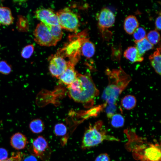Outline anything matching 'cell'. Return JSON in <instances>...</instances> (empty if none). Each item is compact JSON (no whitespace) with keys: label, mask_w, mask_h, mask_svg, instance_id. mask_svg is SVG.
Returning <instances> with one entry per match:
<instances>
[{"label":"cell","mask_w":161,"mask_h":161,"mask_svg":"<svg viewBox=\"0 0 161 161\" xmlns=\"http://www.w3.org/2000/svg\"><path fill=\"white\" fill-rule=\"evenodd\" d=\"M33 34L35 41L41 46H55L58 42L52 36L47 27L41 22L37 25Z\"/></svg>","instance_id":"7"},{"label":"cell","mask_w":161,"mask_h":161,"mask_svg":"<svg viewBox=\"0 0 161 161\" xmlns=\"http://www.w3.org/2000/svg\"><path fill=\"white\" fill-rule=\"evenodd\" d=\"M139 26V23L136 17L133 15L127 16L124 22V28L126 32L129 34H133Z\"/></svg>","instance_id":"14"},{"label":"cell","mask_w":161,"mask_h":161,"mask_svg":"<svg viewBox=\"0 0 161 161\" xmlns=\"http://www.w3.org/2000/svg\"><path fill=\"white\" fill-rule=\"evenodd\" d=\"M111 118V124L114 127L119 128L123 126L124 119L122 115L119 114H114Z\"/></svg>","instance_id":"23"},{"label":"cell","mask_w":161,"mask_h":161,"mask_svg":"<svg viewBox=\"0 0 161 161\" xmlns=\"http://www.w3.org/2000/svg\"><path fill=\"white\" fill-rule=\"evenodd\" d=\"M119 141V140L108 134L104 128L101 121L93 125L90 124L86 130L82 142L81 147L85 149L97 145L104 140Z\"/></svg>","instance_id":"3"},{"label":"cell","mask_w":161,"mask_h":161,"mask_svg":"<svg viewBox=\"0 0 161 161\" xmlns=\"http://www.w3.org/2000/svg\"><path fill=\"white\" fill-rule=\"evenodd\" d=\"M149 58L150 64L155 72L158 74L161 75V47L157 48L156 50L150 55Z\"/></svg>","instance_id":"15"},{"label":"cell","mask_w":161,"mask_h":161,"mask_svg":"<svg viewBox=\"0 0 161 161\" xmlns=\"http://www.w3.org/2000/svg\"><path fill=\"white\" fill-rule=\"evenodd\" d=\"M135 47L140 55L143 56L146 51L152 49L154 45L150 43L146 37L137 41H135Z\"/></svg>","instance_id":"18"},{"label":"cell","mask_w":161,"mask_h":161,"mask_svg":"<svg viewBox=\"0 0 161 161\" xmlns=\"http://www.w3.org/2000/svg\"><path fill=\"white\" fill-rule=\"evenodd\" d=\"M95 161H110V160L107 154L103 153L99 155L96 158Z\"/></svg>","instance_id":"30"},{"label":"cell","mask_w":161,"mask_h":161,"mask_svg":"<svg viewBox=\"0 0 161 161\" xmlns=\"http://www.w3.org/2000/svg\"><path fill=\"white\" fill-rule=\"evenodd\" d=\"M29 127L33 133L38 134L42 132L44 128V124L40 119H36L32 120L30 123Z\"/></svg>","instance_id":"20"},{"label":"cell","mask_w":161,"mask_h":161,"mask_svg":"<svg viewBox=\"0 0 161 161\" xmlns=\"http://www.w3.org/2000/svg\"><path fill=\"white\" fill-rule=\"evenodd\" d=\"M123 55L126 59L133 63L141 62L144 59L143 56L140 55L134 46L128 47L124 51Z\"/></svg>","instance_id":"17"},{"label":"cell","mask_w":161,"mask_h":161,"mask_svg":"<svg viewBox=\"0 0 161 161\" xmlns=\"http://www.w3.org/2000/svg\"><path fill=\"white\" fill-rule=\"evenodd\" d=\"M59 25L62 28L76 33L79 26V20L77 15L69 8L66 7L56 13Z\"/></svg>","instance_id":"5"},{"label":"cell","mask_w":161,"mask_h":161,"mask_svg":"<svg viewBox=\"0 0 161 161\" xmlns=\"http://www.w3.org/2000/svg\"><path fill=\"white\" fill-rule=\"evenodd\" d=\"M67 67V61L64 58L57 54L51 58L49 70L52 76L58 78Z\"/></svg>","instance_id":"9"},{"label":"cell","mask_w":161,"mask_h":161,"mask_svg":"<svg viewBox=\"0 0 161 161\" xmlns=\"http://www.w3.org/2000/svg\"><path fill=\"white\" fill-rule=\"evenodd\" d=\"M54 131L56 136H63L66 133L67 129L66 126L64 124L58 123L55 126Z\"/></svg>","instance_id":"26"},{"label":"cell","mask_w":161,"mask_h":161,"mask_svg":"<svg viewBox=\"0 0 161 161\" xmlns=\"http://www.w3.org/2000/svg\"><path fill=\"white\" fill-rule=\"evenodd\" d=\"M36 17L46 26L58 25V19L56 13L49 9H40L35 12Z\"/></svg>","instance_id":"10"},{"label":"cell","mask_w":161,"mask_h":161,"mask_svg":"<svg viewBox=\"0 0 161 161\" xmlns=\"http://www.w3.org/2000/svg\"><path fill=\"white\" fill-rule=\"evenodd\" d=\"M52 36L58 42L61 39L63 32L59 25L46 26Z\"/></svg>","instance_id":"21"},{"label":"cell","mask_w":161,"mask_h":161,"mask_svg":"<svg viewBox=\"0 0 161 161\" xmlns=\"http://www.w3.org/2000/svg\"><path fill=\"white\" fill-rule=\"evenodd\" d=\"M10 144L13 148L17 150H21L25 147L27 139L23 134L18 132L13 135L11 137Z\"/></svg>","instance_id":"13"},{"label":"cell","mask_w":161,"mask_h":161,"mask_svg":"<svg viewBox=\"0 0 161 161\" xmlns=\"http://www.w3.org/2000/svg\"><path fill=\"white\" fill-rule=\"evenodd\" d=\"M95 52V47L94 44L89 40V38L86 37L83 40L80 48V53L82 55L88 58L92 57Z\"/></svg>","instance_id":"12"},{"label":"cell","mask_w":161,"mask_h":161,"mask_svg":"<svg viewBox=\"0 0 161 161\" xmlns=\"http://www.w3.org/2000/svg\"><path fill=\"white\" fill-rule=\"evenodd\" d=\"M137 100L133 95H128L124 96L121 100V103L122 107L126 110H131L136 106Z\"/></svg>","instance_id":"19"},{"label":"cell","mask_w":161,"mask_h":161,"mask_svg":"<svg viewBox=\"0 0 161 161\" xmlns=\"http://www.w3.org/2000/svg\"><path fill=\"white\" fill-rule=\"evenodd\" d=\"M105 73L108 83L101 97L107 105H117V101L122 92L131 80V76L121 67L119 69H106Z\"/></svg>","instance_id":"1"},{"label":"cell","mask_w":161,"mask_h":161,"mask_svg":"<svg viewBox=\"0 0 161 161\" xmlns=\"http://www.w3.org/2000/svg\"><path fill=\"white\" fill-rule=\"evenodd\" d=\"M146 32L143 27H138L133 33L135 41H139L146 37Z\"/></svg>","instance_id":"25"},{"label":"cell","mask_w":161,"mask_h":161,"mask_svg":"<svg viewBox=\"0 0 161 161\" xmlns=\"http://www.w3.org/2000/svg\"><path fill=\"white\" fill-rule=\"evenodd\" d=\"M161 16L160 14L156 18L155 21L156 30L160 31L161 30Z\"/></svg>","instance_id":"32"},{"label":"cell","mask_w":161,"mask_h":161,"mask_svg":"<svg viewBox=\"0 0 161 161\" xmlns=\"http://www.w3.org/2000/svg\"><path fill=\"white\" fill-rule=\"evenodd\" d=\"M12 71L11 66L6 61H0V72L4 75H7L10 73Z\"/></svg>","instance_id":"28"},{"label":"cell","mask_w":161,"mask_h":161,"mask_svg":"<svg viewBox=\"0 0 161 161\" xmlns=\"http://www.w3.org/2000/svg\"><path fill=\"white\" fill-rule=\"evenodd\" d=\"M8 153L4 148H0V160L3 161L7 159Z\"/></svg>","instance_id":"31"},{"label":"cell","mask_w":161,"mask_h":161,"mask_svg":"<svg viewBox=\"0 0 161 161\" xmlns=\"http://www.w3.org/2000/svg\"><path fill=\"white\" fill-rule=\"evenodd\" d=\"M98 25L103 38L107 40L106 35L110 38L112 33L108 29L112 27L115 21V16L113 12L106 7H103L97 16Z\"/></svg>","instance_id":"6"},{"label":"cell","mask_w":161,"mask_h":161,"mask_svg":"<svg viewBox=\"0 0 161 161\" xmlns=\"http://www.w3.org/2000/svg\"><path fill=\"white\" fill-rule=\"evenodd\" d=\"M146 38L149 42L153 45L158 43L160 39V34L156 30L149 32L146 35Z\"/></svg>","instance_id":"22"},{"label":"cell","mask_w":161,"mask_h":161,"mask_svg":"<svg viewBox=\"0 0 161 161\" xmlns=\"http://www.w3.org/2000/svg\"><path fill=\"white\" fill-rule=\"evenodd\" d=\"M70 97L75 101L91 106L94 98L98 95L99 91L89 74H78L75 80L68 86Z\"/></svg>","instance_id":"2"},{"label":"cell","mask_w":161,"mask_h":161,"mask_svg":"<svg viewBox=\"0 0 161 161\" xmlns=\"http://www.w3.org/2000/svg\"><path fill=\"white\" fill-rule=\"evenodd\" d=\"M24 161H38L36 158L35 156L30 155L26 157L24 160Z\"/></svg>","instance_id":"33"},{"label":"cell","mask_w":161,"mask_h":161,"mask_svg":"<svg viewBox=\"0 0 161 161\" xmlns=\"http://www.w3.org/2000/svg\"><path fill=\"white\" fill-rule=\"evenodd\" d=\"M33 151L36 156L44 161H48L51 153L48 142L42 136H39L32 143Z\"/></svg>","instance_id":"8"},{"label":"cell","mask_w":161,"mask_h":161,"mask_svg":"<svg viewBox=\"0 0 161 161\" xmlns=\"http://www.w3.org/2000/svg\"><path fill=\"white\" fill-rule=\"evenodd\" d=\"M14 18L8 7L0 6V25H9L13 23Z\"/></svg>","instance_id":"16"},{"label":"cell","mask_w":161,"mask_h":161,"mask_svg":"<svg viewBox=\"0 0 161 161\" xmlns=\"http://www.w3.org/2000/svg\"><path fill=\"white\" fill-rule=\"evenodd\" d=\"M18 30L21 31H27L29 29V25L27 19L22 16L18 17L17 24Z\"/></svg>","instance_id":"24"},{"label":"cell","mask_w":161,"mask_h":161,"mask_svg":"<svg viewBox=\"0 0 161 161\" xmlns=\"http://www.w3.org/2000/svg\"><path fill=\"white\" fill-rule=\"evenodd\" d=\"M105 109L107 117L109 118H110L115 114L117 110L116 105H107Z\"/></svg>","instance_id":"29"},{"label":"cell","mask_w":161,"mask_h":161,"mask_svg":"<svg viewBox=\"0 0 161 161\" xmlns=\"http://www.w3.org/2000/svg\"><path fill=\"white\" fill-rule=\"evenodd\" d=\"M0 161H1V160H0Z\"/></svg>","instance_id":"35"},{"label":"cell","mask_w":161,"mask_h":161,"mask_svg":"<svg viewBox=\"0 0 161 161\" xmlns=\"http://www.w3.org/2000/svg\"><path fill=\"white\" fill-rule=\"evenodd\" d=\"M135 143L129 139V143L135 144L131 148L135 159L140 161H161V149L158 144L144 142L142 143Z\"/></svg>","instance_id":"4"},{"label":"cell","mask_w":161,"mask_h":161,"mask_svg":"<svg viewBox=\"0 0 161 161\" xmlns=\"http://www.w3.org/2000/svg\"><path fill=\"white\" fill-rule=\"evenodd\" d=\"M75 64L67 61V67L65 71L59 77L60 81L68 86L75 79L78 73L75 69Z\"/></svg>","instance_id":"11"},{"label":"cell","mask_w":161,"mask_h":161,"mask_svg":"<svg viewBox=\"0 0 161 161\" xmlns=\"http://www.w3.org/2000/svg\"><path fill=\"white\" fill-rule=\"evenodd\" d=\"M34 50L33 44H29L25 46L22 49L21 55L24 58L27 59L31 57Z\"/></svg>","instance_id":"27"},{"label":"cell","mask_w":161,"mask_h":161,"mask_svg":"<svg viewBox=\"0 0 161 161\" xmlns=\"http://www.w3.org/2000/svg\"><path fill=\"white\" fill-rule=\"evenodd\" d=\"M0 47H1V45H0Z\"/></svg>","instance_id":"34"}]
</instances>
